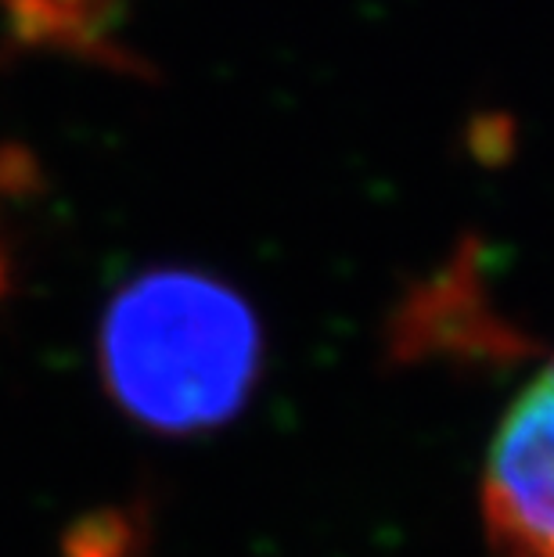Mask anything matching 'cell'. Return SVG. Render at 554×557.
Returning <instances> with one entry per match:
<instances>
[{
	"label": "cell",
	"instance_id": "cell-2",
	"mask_svg": "<svg viewBox=\"0 0 554 557\" xmlns=\"http://www.w3.org/2000/svg\"><path fill=\"white\" fill-rule=\"evenodd\" d=\"M493 557H554V360L504 410L482 468Z\"/></svg>",
	"mask_w": 554,
	"mask_h": 557
},
{
	"label": "cell",
	"instance_id": "cell-1",
	"mask_svg": "<svg viewBox=\"0 0 554 557\" xmlns=\"http://www.w3.org/2000/svg\"><path fill=\"white\" fill-rule=\"evenodd\" d=\"M263 367V331L231 284L151 270L101 317V374L115 403L156 432L192 435L238 418Z\"/></svg>",
	"mask_w": 554,
	"mask_h": 557
}]
</instances>
